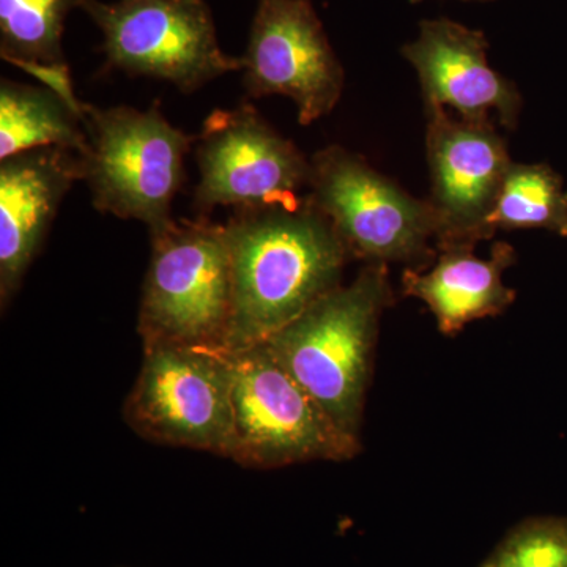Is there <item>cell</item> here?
Masks as SVG:
<instances>
[{
    "label": "cell",
    "mask_w": 567,
    "mask_h": 567,
    "mask_svg": "<svg viewBox=\"0 0 567 567\" xmlns=\"http://www.w3.org/2000/svg\"><path fill=\"white\" fill-rule=\"evenodd\" d=\"M226 230L233 278L227 352L264 344L341 286L349 254L309 196L235 212Z\"/></svg>",
    "instance_id": "1"
},
{
    "label": "cell",
    "mask_w": 567,
    "mask_h": 567,
    "mask_svg": "<svg viewBox=\"0 0 567 567\" xmlns=\"http://www.w3.org/2000/svg\"><path fill=\"white\" fill-rule=\"evenodd\" d=\"M393 301L388 265L365 264L265 346L344 434L360 440L380 316Z\"/></svg>",
    "instance_id": "2"
},
{
    "label": "cell",
    "mask_w": 567,
    "mask_h": 567,
    "mask_svg": "<svg viewBox=\"0 0 567 567\" xmlns=\"http://www.w3.org/2000/svg\"><path fill=\"white\" fill-rule=\"evenodd\" d=\"M87 132L84 181L104 215L136 219L148 233L173 221V203L185 182V158L196 136L167 122L159 103L148 110L82 103Z\"/></svg>",
    "instance_id": "3"
},
{
    "label": "cell",
    "mask_w": 567,
    "mask_h": 567,
    "mask_svg": "<svg viewBox=\"0 0 567 567\" xmlns=\"http://www.w3.org/2000/svg\"><path fill=\"white\" fill-rule=\"evenodd\" d=\"M137 330L144 350L158 346L224 349L233 278L226 224L178 219L153 230Z\"/></svg>",
    "instance_id": "4"
},
{
    "label": "cell",
    "mask_w": 567,
    "mask_h": 567,
    "mask_svg": "<svg viewBox=\"0 0 567 567\" xmlns=\"http://www.w3.org/2000/svg\"><path fill=\"white\" fill-rule=\"evenodd\" d=\"M308 188L350 259L420 271L435 262L436 219L429 200L410 196L363 156L341 145L317 152Z\"/></svg>",
    "instance_id": "5"
},
{
    "label": "cell",
    "mask_w": 567,
    "mask_h": 567,
    "mask_svg": "<svg viewBox=\"0 0 567 567\" xmlns=\"http://www.w3.org/2000/svg\"><path fill=\"white\" fill-rule=\"evenodd\" d=\"M227 358L233 371L235 462L276 468L347 461L358 454L360 440L334 424L267 346L227 352Z\"/></svg>",
    "instance_id": "6"
},
{
    "label": "cell",
    "mask_w": 567,
    "mask_h": 567,
    "mask_svg": "<svg viewBox=\"0 0 567 567\" xmlns=\"http://www.w3.org/2000/svg\"><path fill=\"white\" fill-rule=\"evenodd\" d=\"M103 33L107 70L171 82L183 93L199 91L241 58L221 50L205 0H80Z\"/></svg>",
    "instance_id": "7"
},
{
    "label": "cell",
    "mask_w": 567,
    "mask_h": 567,
    "mask_svg": "<svg viewBox=\"0 0 567 567\" xmlns=\"http://www.w3.org/2000/svg\"><path fill=\"white\" fill-rule=\"evenodd\" d=\"M126 399L125 420L144 439L234 456L233 371L224 349L158 346Z\"/></svg>",
    "instance_id": "8"
},
{
    "label": "cell",
    "mask_w": 567,
    "mask_h": 567,
    "mask_svg": "<svg viewBox=\"0 0 567 567\" xmlns=\"http://www.w3.org/2000/svg\"><path fill=\"white\" fill-rule=\"evenodd\" d=\"M194 156L200 174L194 207L200 216L216 207L246 212L295 204L309 186L311 159L248 103L213 111L196 136Z\"/></svg>",
    "instance_id": "9"
},
{
    "label": "cell",
    "mask_w": 567,
    "mask_h": 567,
    "mask_svg": "<svg viewBox=\"0 0 567 567\" xmlns=\"http://www.w3.org/2000/svg\"><path fill=\"white\" fill-rule=\"evenodd\" d=\"M244 61L249 99L284 95L308 126L334 110L344 69L311 0H259Z\"/></svg>",
    "instance_id": "10"
},
{
    "label": "cell",
    "mask_w": 567,
    "mask_h": 567,
    "mask_svg": "<svg viewBox=\"0 0 567 567\" xmlns=\"http://www.w3.org/2000/svg\"><path fill=\"white\" fill-rule=\"evenodd\" d=\"M424 107L436 251L475 248L487 240L486 223L513 159L494 123L462 121L435 103Z\"/></svg>",
    "instance_id": "11"
},
{
    "label": "cell",
    "mask_w": 567,
    "mask_h": 567,
    "mask_svg": "<svg viewBox=\"0 0 567 567\" xmlns=\"http://www.w3.org/2000/svg\"><path fill=\"white\" fill-rule=\"evenodd\" d=\"M486 35L456 21L420 22V35L402 48L420 78L424 103H435L472 123L517 126L522 99L516 85L492 69Z\"/></svg>",
    "instance_id": "12"
},
{
    "label": "cell",
    "mask_w": 567,
    "mask_h": 567,
    "mask_svg": "<svg viewBox=\"0 0 567 567\" xmlns=\"http://www.w3.org/2000/svg\"><path fill=\"white\" fill-rule=\"evenodd\" d=\"M84 181L81 153L41 147L0 159V301L20 289L59 207Z\"/></svg>",
    "instance_id": "13"
},
{
    "label": "cell",
    "mask_w": 567,
    "mask_h": 567,
    "mask_svg": "<svg viewBox=\"0 0 567 567\" xmlns=\"http://www.w3.org/2000/svg\"><path fill=\"white\" fill-rule=\"evenodd\" d=\"M473 249H442L432 267L406 268L402 278L405 297L427 305L447 336L473 320L502 315L516 300V292L503 282V274L516 260L513 246L496 241L491 259H481Z\"/></svg>",
    "instance_id": "14"
},
{
    "label": "cell",
    "mask_w": 567,
    "mask_h": 567,
    "mask_svg": "<svg viewBox=\"0 0 567 567\" xmlns=\"http://www.w3.org/2000/svg\"><path fill=\"white\" fill-rule=\"evenodd\" d=\"M82 103H70L54 89L0 82V159L41 147L85 155L87 132Z\"/></svg>",
    "instance_id": "15"
},
{
    "label": "cell",
    "mask_w": 567,
    "mask_h": 567,
    "mask_svg": "<svg viewBox=\"0 0 567 567\" xmlns=\"http://www.w3.org/2000/svg\"><path fill=\"white\" fill-rule=\"evenodd\" d=\"M80 0H0V54L3 61L39 73L69 69L62 37L66 17Z\"/></svg>",
    "instance_id": "16"
},
{
    "label": "cell",
    "mask_w": 567,
    "mask_h": 567,
    "mask_svg": "<svg viewBox=\"0 0 567 567\" xmlns=\"http://www.w3.org/2000/svg\"><path fill=\"white\" fill-rule=\"evenodd\" d=\"M547 229L567 237V192L546 164H511L494 210L487 240L498 230Z\"/></svg>",
    "instance_id": "17"
},
{
    "label": "cell",
    "mask_w": 567,
    "mask_h": 567,
    "mask_svg": "<svg viewBox=\"0 0 567 567\" xmlns=\"http://www.w3.org/2000/svg\"><path fill=\"white\" fill-rule=\"evenodd\" d=\"M480 567H567V520L528 518L511 529Z\"/></svg>",
    "instance_id": "18"
},
{
    "label": "cell",
    "mask_w": 567,
    "mask_h": 567,
    "mask_svg": "<svg viewBox=\"0 0 567 567\" xmlns=\"http://www.w3.org/2000/svg\"><path fill=\"white\" fill-rule=\"evenodd\" d=\"M410 2H412V3H420V2H424V0H410ZM483 2H486V0H483Z\"/></svg>",
    "instance_id": "19"
}]
</instances>
